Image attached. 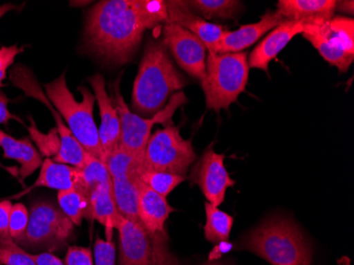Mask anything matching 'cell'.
<instances>
[{"instance_id":"obj_42","label":"cell","mask_w":354,"mask_h":265,"mask_svg":"<svg viewBox=\"0 0 354 265\" xmlns=\"http://www.w3.org/2000/svg\"><path fill=\"white\" fill-rule=\"evenodd\" d=\"M19 9V8L17 7V6L12 5V3H6V5L0 6V19H3V16H5L8 12Z\"/></svg>"},{"instance_id":"obj_12","label":"cell","mask_w":354,"mask_h":265,"mask_svg":"<svg viewBox=\"0 0 354 265\" xmlns=\"http://www.w3.org/2000/svg\"><path fill=\"white\" fill-rule=\"evenodd\" d=\"M164 43L175 61L191 77L200 80L206 75L208 51L200 39L177 24H166L162 30Z\"/></svg>"},{"instance_id":"obj_30","label":"cell","mask_w":354,"mask_h":265,"mask_svg":"<svg viewBox=\"0 0 354 265\" xmlns=\"http://www.w3.org/2000/svg\"><path fill=\"white\" fill-rule=\"evenodd\" d=\"M27 129L29 131L30 139L37 145L39 154L46 158H55L61 147V140L57 127H53L48 134H43L37 129L35 121L30 117V127Z\"/></svg>"},{"instance_id":"obj_31","label":"cell","mask_w":354,"mask_h":265,"mask_svg":"<svg viewBox=\"0 0 354 265\" xmlns=\"http://www.w3.org/2000/svg\"><path fill=\"white\" fill-rule=\"evenodd\" d=\"M139 15L146 30L169 23V11L164 0H138Z\"/></svg>"},{"instance_id":"obj_18","label":"cell","mask_w":354,"mask_h":265,"mask_svg":"<svg viewBox=\"0 0 354 265\" xmlns=\"http://www.w3.org/2000/svg\"><path fill=\"white\" fill-rule=\"evenodd\" d=\"M335 0H280L277 12L286 21L320 26L333 19Z\"/></svg>"},{"instance_id":"obj_32","label":"cell","mask_w":354,"mask_h":265,"mask_svg":"<svg viewBox=\"0 0 354 265\" xmlns=\"http://www.w3.org/2000/svg\"><path fill=\"white\" fill-rule=\"evenodd\" d=\"M0 265H37L32 255L13 240L0 241Z\"/></svg>"},{"instance_id":"obj_19","label":"cell","mask_w":354,"mask_h":265,"mask_svg":"<svg viewBox=\"0 0 354 265\" xmlns=\"http://www.w3.org/2000/svg\"><path fill=\"white\" fill-rule=\"evenodd\" d=\"M174 209L166 197L139 181L138 217L141 224L152 235H165L166 222Z\"/></svg>"},{"instance_id":"obj_20","label":"cell","mask_w":354,"mask_h":265,"mask_svg":"<svg viewBox=\"0 0 354 265\" xmlns=\"http://www.w3.org/2000/svg\"><path fill=\"white\" fill-rule=\"evenodd\" d=\"M81 186H82V176H81L80 169L64 165V163H55L51 158H46L41 163V171L35 184L21 194L16 195V197L41 187L55 189L59 192V191L71 190V189L79 190Z\"/></svg>"},{"instance_id":"obj_11","label":"cell","mask_w":354,"mask_h":265,"mask_svg":"<svg viewBox=\"0 0 354 265\" xmlns=\"http://www.w3.org/2000/svg\"><path fill=\"white\" fill-rule=\"evenodd\" d=\"M10 79L16 87L21 89L29 97L35 98L39 102L44 103V105H46V107L53 113L55 120V127H57L59 140H61L59 153L55 158H53V161L55 163L71 165L75 168L82 169L88 153L75 138L66 123L64 122L59 111L51 104L50 101L48 100L47 95L41 91L35 75L24 66L19 65L12 69Z\"/></svg>"},{"instance_id":"obj_26","label":"cell","mask_w":354,"mask_h":265,"mask_svg":"<svg viewBox=\"0 0 354 265\" xmlns=\"http://www.w3.org/2000/svg\"><path fill=\"white\" fill-rule=\"evenodd\" d=\"M59 208L75 226H81L83 219L91 220L89 197L77 189L57 192Z\"/></svg>"},{"instance_id":"obj_41","label":"cell","mask_w":354,"mask_h":265,"mask_svg":"<svg viewBox=\"0 0 354 265\" xmlns=\"http://www.w3.org/2000/svg\"><path fill=\"white\" fill-rule=\"evenodd\" d=\"M336 10H339V12H343L345 14H349V15H353V1L349 0V1H336Z\"/></svg>"},{"instance_id":"obj_22","label":"cell","mask_w":354,"mask_h":265,"mask_svg":"<svg viewBox=\"0 0 354 265\" xmlns=\"http://www.w3.org/2000/svg\"><path fill=\"white\" fill-rule=\"evenodd\" d=\"M89 204L91 220L97 221L104 227L106 241H113V235L119 217L113 194V179L99 185L91 191Z\"/></svg>"},{"instance_id":"obj_29","label":"cell","mask_w":354,"mask_h":265,"mask_svg":"<svg viewBox=\"0 0 354 265\" xmlns=\"http://www.w3.org/2000/svg\"><path fill=\"white\" fill-rule=\"evenodd\" d=\"M139 179L149 188L152 189L159 195L166 197L182 183L186 181V177L172 173L159 172V171L142 170Z\"/></svg>"},{"instance_id":"obj_27","label":"cell","mask_w":354,"mask_h":265,"mask_svg":"<svg viewBox=\"0 0 354 265\" xmlns=\"http://www.w3.org/2000/svg\"><path fill=\"white\" fill-rule=\"evenodd\" d=\"M105 165L111 179L122 176L139 177L143 170V159L118 145L116 150L107 155Z\"/></svg>"},{"instance_id":"obj_34","label":"cell","mask_w":354,"mask_h":265,"mask_svg":"<svg viewBox=\"0 0 354 265\" xmlns=\"http://www.w3.org/2000/svg\"><path fill=\"white\" fill-rule=\"evenodd\" d=\"M93 257L95 265H116V244L113 241L97 238Z\"/></svg>"},{"instance_id":"obj_1","label":"cell","mask_w":354,"mask_h":265,"mask_svg":"<svg viewBox=\"0 0 354 265\" xmlns=\"http://www.w3.org/2000/svg\"><path fill=\"white\" fill-rule=\"evenodd\" d=\"M145 31L138 0H103L89 11L85 39L95 55L121 65L130 61Z\"/></svg>"},{"instance_id":"obj_3","label":"cell","mask_w":354,"mask_h":265,"mask_svg":"<svg viewBox=\"0 0 354 265\" xmlns=\"http://www.w3.org/2000/svg\"><path fill=\"white\" fill-rule=\"evenodd\" d=\"M186 85L184 77L175 69L166 47L150 43L139 65L133 87V109L146 116L156 115L166 105L174 91Z\"/></svg>"},{"instance_id":"obj_23","label":"cell","mask_w":354,"mask_h":265,"mask_svg":"<svg viewBox=\"0 0 354 265\" xmlns=\"http://www.w3.org/2000/svg\"><path fill=\"white\" fill-rule=\"evenodd\" d=\"M113 179V194L117 210L123 218L138 222L139 177L122 176Z\"/></svg>"},{"instance_id":"obj_8","label":"cell","mask_w":354,"mask_h":265,"mask_svg":"<svg viewBox=\"0 0 354 265\" xmlns=\"http://www.w3.org/2000/svg\"><path fill=\"white\" fill-rule=\"evenodd\" d=\"M192 141L180 135V129L172 123L157 129L151 135L143 156V170L172 173L186 177L196 161Z\"/></svg>"},{"instance_id":"obj_36","label":"cell","mask_w":354,"mask_h":265,"mask_svg":"<svg viewBox=\"0 0 354 265\" xmlns=\"http://www.w3.org/2000/svg\"><path fill=\"white\" fill-rule=\"evenodd\" d=\"M23 51V48H19L17 45L0 48V87H3V81L7 75L10 66L14 63L15 57Z\"/></svg>"},{"instance_id":"obj_9","label":"cell","mask_w":354,"mask_h":265,"mask_svg":"<svg viewBox=\"0 0 354 265\" xmlns=\"http://www.w3.org/2000/svg\"><path fill=\"white\" fill-rule=\"evenodd\" d=\"M302 37L317 49L330 65L335 66L341 73H346L353 63V19L335 16L323 25H304Z\"/></svg>"},{"instance_id":"obj_38","label":"cell","mask_w":354,"mask_h":265,"mask_svg":"<svg viewBox=\"0 0 354 265\" xmlns=\"http://www.w3.org/2000/svg\"><path fill=\"white\" fill-rule=\"evenodd\" d=\"M9 102V98H8L3 91H0V125H7L12 119L23 123L21 119H19L17 116L13 115V113L8 109V103Z\"/></svg>"},{"instance_id":"obj_17","label":"cell","mask_w":354,"mask_h":265,"mask_svg":"<svg viewBox=\"0 0 354 265\" xmlns=\"http://www.w3.org/2000/svg\"><path fill=\"white\" fill-rule=\"evenodd\" d=\"M304 29V24L291 21H286L272 29L270 35L264 37L263 41L252 51L248 60V66L268 73V65L272 60L283 51L293 37L302 33Z\"/></svg>"},{"instance_id":"obj_25","label":"cell","mask_w":354,"mask_h":265,"mask_svg":"<svg viewBox=\"0 0 354 265\" xmlns=\"http://www.w3.org/2000/svg\"><path fill=\"white\" fill-rule=\"evenodd\" d=\"M189 9L206 19H234L243 11V5L236 0H191L186 1Z\"/></svg>"},{"instance_id":"obj_37","label":"cell","mask_w":354,"mask_h":265,"mask_svg":"<svg viewBox=\"0 0 354 265\" xmlns=\"http://www.w3.org/2000/svg\"><path fill=\"white\" fill-rule=\"evenodd\" d=\"M13 205L10 201L0 202V241L12 240L9 232L10 212Z\"/></svg>"},{"instance_id":"obj_24","label":"cell","mask_w":354,"mask_h":265,"mask_svg":"<svg viewBox=\"0 0 354 265\" xmlns=\"http://www.w3.org/2000/svg\"><path fill=\"white\" fill-rule=\"evenodd\" d=\"M206 224L204 226L205 239L210 243L225 242L232 232L234 218L232 215L214 206L210 203H205Z\"/></svg>"},{"instance_id":"obj_13","label":"cell","mask_w":354,"mask_h":265,"mask_svg":"<svg viewBox=\"0 0 354 265\" xmlns=\"http://www.w3.org/2000/svg\"><path fill=\"white\" fill-rule=\"evenodd\" d=\"M224 154H218L214 147H209L202 158L193 169L192 181L200 187L207 202L221 206L228 188L236 184L225 167Z\"/></svg>"},{"instance_id":"obj_15","label":"cell","mask_w":354,"mask_h":265,"mask_svg":"<svg viewBox=\"0 0 354 265\" xmlns=\"http://www.w3.org/2000/svg\"><path fill=\"white\" fill-rule=\"evenodd\" d=\"M89 82L100 111L99 137L106 158L107 155L116 150L120 143V118L116 107L113 105L111 97L107 93L104 77L101 75H95L89 79Z\"/></svg>"},{"instance_id":"obj_16","label":"cell","mask_w":354,"mask_h":265,"mask_svg":"<svg viewBox=\"0 0 354 265\" xmlns=\"http://www.w3.org/2000/svg\"><path fill=\"white\" fill-rule=\"evenodd\" d=\"M169 23L177 24L189 30L206 46L207 51H214L226 30L222 26L209 23L193 13L186 1H167Z\"/></svg>"},{"instance_id":"obj_35","label":"cell","mask_w":354,"mask_h":265,"mask_svg":"<svg viewBox=\"0 0 354 265\" xmlns=\"http://www.w3.org/2000/svg\"><path fill=\"white\" fill-rule=\"evenodd\" d=\"M65 265H95L89 247L69 246L64 259Z\"/></svg>"},{"instance_id":"obj_10","label":"cell","mask_w":354,"mask_h":265,"mask_svg":"<svg viewBox=\"0 0 354 265\" xmlns=\"http://www.w3.org/2000/svg\"><path fill=\"white\" fill-rule=\"evenodd\" d=\"M115 101L120 118V143L124 150L143 159L147 143L151 137L153 127L157 123L172 122V117L177 109L188 102L184 93H177L171 97L170 102L151 118H142L132 113L127 107L118 85L115 87Z\"/></svg>"},{"instance_id":"obj_43","label":"cell","mask_w":354,"mask_h":265,"mask_svg":"<svg viewBox=\"0 0 354 265\" xmlns=\"http://www.w3.org/2000/svg\"><path fill=\"white\" fill-rule=\"evenodd\" d=\"M203 265H230V264H226V263H216V262H212V261H209V262L204 263V264H203Z\"/></svg>"},{"instance_id":"obj_7","label":"cell","mask_w":354,"mask_h":265,"mask_svg":"<svg viewBox=\"0 0 354 265\" xmlns=\"http://www.w3.org/2000/svg\"><path fill=\"white\" fill-rule=\"evenodd\" d=\"M29 215L25 237L17 245L39 254H53L66 246L75 225L61 208L49 201H37L30 206Z\"/></svg>"},{"instance_id":"obj_39","label":"cell","mask_w":354,"mask_h":265,"mask_svg":"<svg viewBox=\"0 0 354 265\" xmlns=\"http://www.w3.org/2000/svg\"><path fill=\"white\" fill-rule=\"evenodd\" d=\"M33 260L37 265H65L59 257L51 253H39V254H31Z\"/></svg>"},{"instance_id":"obj_33","label":"cell","mask_w":354,"mask_h":265,"mask_svg":"<svg viewBox=\"0 0 354 265\" xmlns=\"http://www.w3.org/2000/svg\"><path fill=\"white\" fill-rule=\"evenodd\" d=\"M29 210L21 203H16L11 208L9 218V232L12 240L19 244L27 230L29 224Z\"/></svg>"},{"instance_id":"obj_21","label":"cell","mask_w":354,"mask_h":265,"mask_svg":"<svg viewBox=\"0 0 354 265\" xmlns=\"http://www.w3.org/2000/svg\"><path fill=\"white\" fill-rule=\"evenodd\" d=\"M0 147L3 151V158L13 159L21 165L19 174L23 179L31 176L43 163L39 150L28 137L16 139L0 129Z\"/></svg>"},{"instance_id":"obj_28","label":"cell","mask_w":354,"mask_h":265,"mask_svg":"<svg viewBox=\"0 0 354 265\" xmlns=\"http://www.w3.org/2000/svg\"><path fill=\"white\" fill-rule=\"evenodd\" d=\"M80 170H81V176H82V186L79 191L84 193L87 197H91V191L95 187L104 184L107 181H111V174H109L105 163L91 156V155H87L84 167Z\"/></svg>"},{"instance_id":"obj_5","label":"cell","mask_w":354,"mask_h":265,"mask_svg":"<svg viewBox=\"0 0 354 265\" xmlns=\"http://www.w3.org/2000/svg\"><path fill=\"white\" fill-rule=\"evenodd\" d=\"M250 75L245 53H208L206 75L202 81L207 109L218 113L228 109L245 91Z\"/></svg>"},{"instance_id":"obj_40","label":"cell","mask_w":354,"mask_h":265,"mask_svg":"<svg viewBox=\"0 0 354 265\" xmlns=\"http://www.w3.org/2000/svg\"><path fill=\"white\" fill-rule=\"evenodd\" d=\"M232 248V245L230 243H228L227 241H225V242L218 243V246L212 250V254H210V259L209 261L216 260V259L220 258L222 255H224L225 253L230 252Z\"/></svg>"},{"instance_id":"obj_6","label":"cell","mask_w":354,"mask_h":265,"mask_svg":"<svg viewBox=\"0 0 354 265\" xmlns=\"http://www.w3.org/2000/svg\"><path fill=\"white\" fill-rule=\"evenodd\" d=\"M119 265H178L169 248L168 234L152 235L141 223L119 214Z\"/></svg>"},{"instance_id":"obj_2","label":"cell","mask_w":354,"mask_h":265,"mask_svg":"<svg viewBox=\"0 0 354 265\" xmlns=\"http://www.w3.org/2000/svg\"><path fill=\"white\" fill-rule=\"evenodd\" d=\"M241 248L254 253L272 265H312L311 243L298 225L283 215H274L254 227Z\"/></svg>"},{"instance_id":"obj_14","label":"cell","mask_w":354,"mask_h":265,"mask_svg":"<svg viewBox=\"0 0 354 265\" xmlns=\"http://www.w3.org/2000/svg\"><path fill=\"white\" fill-rule=\"evenodd\" d=\"M284 21L286 19L277 11L268 12L258 23L242 26L236 31L226 30L218 45L210 53L218 55L242 53V51L259 41L266 32L275 29Z\"/></svg>"},{"instance_id":"obj_4","label":"cell","mask_w":354,"mask_h":265,"mask_svg":"<svg viewBox=\"0 0 354 265\" xmlns=\"http://www.w3.org/2000/svg\"><path fill=\"white\" fill-rule=\"evenodd\" d=\"M48 100L59 111L75 138L91 156L105 163V154L99 137V129L93 118L95 95L86 87L80 86L82 101L77 102L68 89L66 75L62 73L55 81L45 84Z\"/></svg>"}]
</instances>
